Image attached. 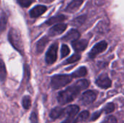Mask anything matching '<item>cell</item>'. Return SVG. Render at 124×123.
Returning a JSON list of instances; mask_svg holds the SVG:
<instances>
[{"label":"cell","instance_id":"cell-9","mask_svg":"<svg viewBox=\"0 0 124 123\" xmlns=\"http://www.w3.org/2000/svg\"><path fill=\"white\" fill-rule=\"evenodd\" d=\"M72 46L73 49L77 52H81L85 50L88 46V41L86 40H76L72 41Z\"/></svg>","mask_w":124,"mask_h":123},{"label":"cell","instance_id":"cell-29","mask_svg":"<svg viewBox=\"0 0 124 123\" xmlns=\"http://www.w3.org/2000/svg\"><path fill=\"white\" fill-rule=\"evenodd\" d=\"M117 120L114 116H109L104 120L102 123H116Z\"/></svg>","mask_w":124,"mask_h":123},{"label":"cell","instance_id":"cell-10","mask_svg":"<svg viewBox=\"0 0 124 123\" xmlns=\"http://www.w3.org/2000/svg\"><path fill=\"white\" fill-rule=\"evenodd\" d=\"M46 9L47 8L44 5H37L30 11V16L33 18H36L43 14Z\"/></svg>","mask_w":124,"mask_h":123},{"label":"cell","instance_id":"cell-21","mask_svg":"<svg viewBox=\"0 0 124 123\" xmlns=\"http://www.w3.org/2000/svg\"><path fill=\"white\" fill-rule=\"evenodd\" d=\"M23 107H24V109H28L31 106V97L28 96H25L23 97Z\"/></svg>","mask_w":124,"mask_h":123},{"label":"cell","instance_id":"cell-7","mask_svg":"<svg viewBox=\"0 0 124 123\" xmlns=\"http://www.w3.org/2000/svg\"><path fill=\"white\" fill-rule=\"evenodd\" d=\"M96 84L102 88L107 89L111 86L112 82H111V80L108 76V75L102 74L100 75L98 78L96 80Z\"/></svg>","mask_w":124,"mask_h":123},{"label":"cell","instance_id":"cell-4","mask_svg":"<svg viewBox=\"0 0 124 123\" xmlns=\"http://www.w3.org/2000/svg\"><path fill=\"white\" fill-rule=\"evenodd\" d=\"M58 44L57 43H53L47 50L46 54V62L48 65H52L55 62L57 57Z\"/></svg>","mask_w":124,"mask_h":123},{"label":"cell","instance_id":"cell-14","mask_svg":"<svg viewBox=\"0 0 124 123\" xmlns=\"http://www.w3.org/2000/svg\"><path fill=\"white\" fill-rule=\"evenodd\" d=\"M48 41H49V38L46 36H44V37L41 38L37 42V43H36V51H37V53L41 54L44 51V49L45 46H46Z\"/></svg>","mask_w":124,"mask_h":123},{"label":"cell","instance_id":"cell-23","mask_svg":"<svg viewBox=\"0 0 124 123\" xmlns=\"http://www.w3.org/2000/svg\"><path fill=\"white\" fill-rule=\"evenodd\" d=\"M114 110H115V104L113 103H109L103 108L102 112H104L106 114H109L113 112Z\"/></svg>","mask_w":124,"mask_h":123},{"label":"cell","instance_id":"cell-27","mask_svg":"<svg viewBox=\"0 0 124 123\" xmlns=\"http://www.w3.org/2000/svg\"><path fill=\"white\" fill-rule=\"evenodd\" d=\"M84 22V16H81V17H77L76 19L74 20L73 25H76V26L81 25Z\"/></svg>","mask_w":124,"mask_h":123},{"label":"cell","instance_id":"cell-18","mask_svg":"<svg viewBox=\"0 0 124 123\" xmlns=\"http://www.w3.org/2000/svg\"><path fill=\"white\" fill-rule=\"evenodd\" d=\"M6 78H7L6 67L3 60L0 59V80L1 82H4L6 80Z\"/></svg>","mask_w":124,"mask_h":123},{"label":"cell","instance_id":"cell-26","mask_svg":"<svg viewBox=\"0 0 124 123\" xmlns=\"http://www.w3.org/2000/svg\"><path fill=\"white\" fill-rule=\"evenodd\" d=\"M18 4L23 7H29L33 1V0H17Z\"/></svg>","mask_w":124,"mask_h":123},{"label":"cell","instance_id":"cell-8","mask_svg":"<svg viewBox=\"0 0 124 123\" xmlns=\"http://www.w3.org/2000/svg\"><path fill=\"white\" fill-rule=\"evenodd\" d=\"M67 28V25L64 23L57 24L53 26L49 31V35L51 36H56L62 34Z\"/></svg>","mask_w":124,"mask_h":123},{"label":"cell","instance_id":"cell-2","mask_svg":"<svg viewBox=\"0 0 124 123\" xmlns=\"http://www.w3.org/2000/svg\"><path fill=\"white\" fill-rule=\"evenodd\" d=\"M8 39L11 45L20 54H23L24 52V46L23 40L21 38V35L20 32L15 29L11 28L8 33Z\"/></svg>","mask_w":124,"mask_h":123},{"label":"cell","instance_id":"cell-17","mask_svg":"<svg viewBox=\"0 0 124 123\" xmlns=\"http://www.w3.org/2000/svg\"><path fill=\"white\" fill-rule=\"evenodd\" d=\"M87 74V70L85 67H81L75 72H73L71 75L73 78H81L85 76Z\"/></svg>","mask_w":124,"mask_h":123},{"label":"cell","instance_id":"cell-32","mask_svg":"<svg viewBox=\"0 0 124 123\" xmlns=\"http://www.w3.org/2000/svg\"><path fill=\"white\" fill-rule=\"evenodd\" d=\"M54 0H39V1H41V2H43V3H47V4H49V3H52V2H53Z\"/></svg>","mask_w":124,"mask_h":123},{"label":"cell","instance_id":"cell-12","mask_svg":"<svg viewBox=\"0 0 124 123\" xmlns=\"http://www.w3.org/2000/svg\"><path fill=\"white\" fill-rule=\"evenodd\" d=\"M83 0H72L67 6L65 10L68 12H75L83 4Z\"/></svg>","mask_w":124,"mask_h":123},{"label":"cell","instance_id":"cell-30","mask_svg":"<svg viewBox=\"0 0 124 123\" xmlns=\"http://www.w3.org/2000/svg\"><path fill=\"white\" fill-rule=\"evenodd\" d=\"M77 123V120L75 117H68L67 119L63 121L61 123Z\"/></svg>","mask_w":124,"mask_h":123},{"label":"cell","instance_id":"cell-31","mask_svg":"<svg viewBox=\"0 0 124 123\" xmlns=\"http://www.w3.org/2000/svg\"><path fill=\"white\" fill-rule=\"evenodd\" d=\"M102 111H100V112H95L94 115H93V116H92V120H97L100 115H101V113H102Z\"/></svg>","mask_w":124,"mask_h":123},{"label":"cell","instance_id":"cell-6","mask_svg":"<svg viewBox=\"0 0 124 123\" xmlns=\"http://www.w3.org/2000/svg\"><path fill=\"white\" fill-rule=\"evenodd\" d=\"M97 92L94 91H87L84 92L81 97V102L84 105H89L93 103L97 98Z\"/></svg>","mask_w":124,"mask_h":123},{"label":"cell","instance_id":"cell-13","mask_svg":"<svg viewBox=\"0 0 124 123\" xmlns=\"http://www.w3.org/2000/svg\"><path fill=\"white\" fill-rule=\"evenodd\" d=\"M79 112V107L77 105H70L64 109V113L67 117H75Z\"/></svg>","mask_w":124,"mask_h":123},{"label":"cell","instance_id":"cell-15","mask_svg":"<svg viewBox=\"0 0 124 123\" xmlns=\"http://www.w3.org/2000/svg\"><path fill=\"white\" fill-rule=\"evenodd\" d=\"M65 19H66V17H65V16L63 15V14L54 16V17H52L49 18V19L46 22V24L48 25H54V24L60 23V22H63Z\"/></svg>","mask_w":124,"mask_h":123},{"label":"cell","instance_id":"cell-3","mask_svg":"<svg viewBox=\"0 0 124 123\" xmlns=\"http://www.w3.org/2000/svg\"><path fill=\"white\" fill-rule=\"evenodd\" d=\"M73 80V77L69 75H57L52 78L51 86L54 89H59L70 83Z\"/></svg>","mask_w":124,"mask_h":123},{"label":"cell","instance_id":"cell-25","mask_svg":"<svg viewBox=\"0 0 124 123\" xmlns=\"http://www.w3.org/2000/svg\"><path fill=\"white\" fill-rule=\"evenodd\" d=\"M89 116V112L88 111H84L82 112L81 114H79L78 117L76 118L77 120V122H79V121H83V120H86Z\"/></svg>","mask_w":124,"mask_h":123},{"label":"cell","instance_id":"cell-20","mask_svg":"<svg viewBox=\"0 0 124 123\" xmlns=\"http://www.w3.org/2000/svg\"><path fill=\"white\" fill-rule=\"evenodd\" d=\"M81 91L82 90H84L86 88H87L89 86V82L87 80H85V79H83V80H78L76 83H75Z\"/></svg>","mask_w":124,"mask_h":123},{"label":"cell","instance_id":"cell-28","mask_svg":"<svg viewBox=\"0 0 124 123\" xmlns=\"http://www.w3.org/2000/svg\"><path fill=\"white\" fill-rule=\"evenodd\" d=\"M31 123H39V120H38V115L36 112H33L31 113V115L30 117Z\"/></svg>","mask_w":124,"mask_h":123},{"label":"cell","instance_id":"cell-16","mask_svg":"<svg viewBox=\"0 0 124 123\" xmlns=\"http://www.w3.org/2000/svg\"><path fill=\"white\" fill-rule=\"evenodd\" d=\"M64 113V109L61 108V107H55L54 109H53L51 112H50V117L52 119H57L59 118L60 117H61Z\"/></svg>","mask_w":124,"mask_h":123},{"label":"cell","instance_id":"cell-11","mask_svg":"<svg viewBox=\"0 0 124 123\" xmlns=\"http://www.w3.org/2000/svg\"><path fill=\"white\" fill-rule=\"evenodd\" d=\"M79 37H80V33L76 29H71L62 38V40L65 41H73L78 40Z\"/></svg>","mask_w":124,"mask_h":123},{"label":"cell","instance_id":"cell-24","mask_svg":"<svg viewBox=\"0 0 124 123\" xmlns=\"http://www.w3.org/2000/svg\"><path fill=\"white\" fill-rule=\"evenodd\" d=\"M70 53V49L69 47L65 45V44H63L61 47V57L62 58H64L66 56H68Z\"/></svg>","mask_w":124,"mask_h":123},{"label":"cell","instance_id":"cell-22","mask_svg":"<svg viewBox=\"0 0 124 123\" xmlns=\"http://www.w3.org/2000/svg\"><path fill=\"white\" fill-rule=\"evenodd\" d=\"M80 58H81V55H80L78 53H76V54H74L73 56H71L70 58H68V59L66 60L65 63H66V64L74 63V62H77V61H78V60L80 59Z\"/></svg>","mask_w":124,"mask_h":123},{"label":"cell","instance_id":"cell-19","mask_svg":"<svg viewBox=\"0 0 124 123\" xmlns=\"http://www.w3.org/2000/svg\"><path fill=\"white\" fill-rule=\"evenodd\" d=\"M7 16L5 13H2L0 17V32H3L7 27Z\"/></svg>","mask_w":124,"mask_h":123},{"label":"cell","instance_id":"cell-5","mask_svg":"<svg viewBox=\"0 0 124 123\" xmlns=\"http://www.w3.org/2000/svg\"><path fill=\"white\" fill-rule=\"evenodd\" d=\"M107 47H108V43L105 41H100V42L97 43V44H95L93 46V48L89 51V57L90 59L95 58L98 54H100V53L105 51Z\"/></svg>","mask_w":124,"mask_h":123},{"label":"cell","instance_id":"cell-1","mask_svg":"<svg viewBox=\"0 0 124 123\" xmlns=\"http://www.w3.org/2000/svg\"><path fill=\"white\" fill-rule=\"evenodd\" d=\"M81 91V90L74 84L73 86L67 88L65 90L60 91L57 95V101L62 105L68 104L78 96Z\"/></svg>","mask_w":124,"mask_h":123}]
</instances>
